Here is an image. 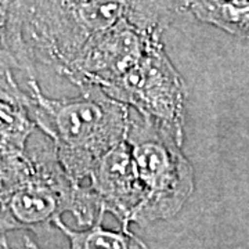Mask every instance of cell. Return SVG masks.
I'll list each match as a JSON object with an SVG mask.
<instances>
[{
	"mask_svg": "<svg viewBox=\"0 0 249 249\" xmlns=\"http://www.w3.org/2000/svg\"><path fill=\"white\" fill-rule=\"evenodd\" d=\"M101 223L103 217L83 231L71 230L61 222V219L55 220L54 226L68 237L71 249H147L127 229L122 227L121 231H109L101 226Z\"/></svg>",
	"mask_w": 249,
	"mask_h": 249,
	"instance_id": "10",
	"label": "cell"
},
{
	"mask_svg": "<svg viewBox=\"0 0 249 249\" xmlns=\"http://www.w3.org/2000/svg\"><path fill=\"white\" fill-rule=\"evenodd\" d=\"M1 157H13L27 150V139L36 124L28 109V94L19 89L10 67L1 62Z\"/></svg>",
	"mask_w": 249,
	"mask_h": 249,
	"instance_id": "8",
	"label": "cell"
},
{
	"mask_svg": "<svg viewBox=\"0 0 249 249\" xmlns=\"http://www.w3.org/2000/svg\"><path fill=\"white\" fill-rule=\"evenodd\" d=\"M145 202L137 222L145 224L178 213L194 191V169L181 142L165 124L132 114L126 137Z\"/></svg>",
	"mask_w": 249,
	"mask_h": 249,
	"instance_id": "4",
	"label": "cell"
},
{
	"mask_svg": "<svg viewBox=\"0 0 249 249\" xmlns=\"http://www.w3.org/2000/svg\"><path fill=\"white\" fill-rule=\"evenodd\" d=\"M28 83L31 118L53 142L62 168L76 184L90 178L104 155L126 142L130 107L101 89L83 86L78 97L54 100L46 97L36 80Z\"/></svg>",
	"mask_w": 249,
	"mask_h": 249,
	"instance_id": "1",
	"label": "cell"
},
{
	"mask_svg": "<svg viewBox=\"0 0 249 249\" xmlns=\"http://www.w3.org/2000/svg\"><path fill=\"white\" fill-rule=\"evenodd\" d=\"M187 10L204 22L249 37V1H187Z\"/></svg>",
	"mask_w": 249,
	"mask_h": 249,
	"instance_id": "9",
	"label": "cell"
},
{
	"mask_svg": "<svg viewBox=\"0 0 249 249\" xmlns=\"http://www.w3.org/2000/svg\"><path fill=\"white\" fill-rule=\"evenodd\" d=\"M16 7L32 61L61 73L93 39L129 14L132 1H16Z\"/></svg>",
	"mask_w": 249,
	"mask_h": 249,
	"instance_id": "3",
	"label": "cell"
},
{
	"mask_svg": "<svg viewBox=\"0 0 249 249\" xmlns=\"http://www.w3.org/2000/svg\"><path fill=\"white\" fill-rule=\"evenodd\" d=\"M129 16L130 11L114 27L93 39L78 60L60 75L78 88L96 86L104 90L132 70L151 49L162 45L163 31L139 27Z\"/></svg>",
	"mask_w": 249,
	"mask_h": 249,
	"instance_id": "6",
	"label": "cell"
},
{
	"mask_svg": "<svg viewBox=\"0 0 249 249\" xmlns=\"http://www.w3.org/2000/svg\"><path fill=\"white\" fill-rule=\"evenodd\" d=\"M142 116L165 124L183 144L186 85L158 45L115 82L103 90Z\"/></svg>",
	"mask_w": 249,
	"mask_h": 249,
	"instance_id": "5",
	"label": "cell"
},
{
	"mask_svg": "<svg viewBox=\"0 0 249 249\" xmlns=\"http://www.w3.org/2000/svg\"><path fill=\"white\" fill-rule=\"evenodd\" d=\"M89 190L101 208L118 217L122 227L137 222L145 202V191L134 168L129 144L124 142L104 155L90 173Z\"/></svg>",
	"mask_w": 249,
	"mask_h": 249,
	"instance_id": "7",
	"label": "cell"
},
{
	"mask_svg": "<svg viewBox=\"0 0 249 249\" xmlns=\"http://www.w3.org/2000/svg\"><path fill=\"white\" fill-rule=\"evenodd\" d=\"M1 231L24 229L42 232L64 212L73 214L82 184H76L46 137L22 154L1 157Z\"/></svg>",
	"mask_w": 249,
	"mask_h": 249,
	"instance_id": "2",
	"label": "cell"
},
{
	"mask_svg": "<svg viewBox=\"0 0 249 249\" xmlns=\"http://www.w3.org/2000/svg\"><path fill=\"white\" fill-rule=\"evenodd\" d=\"M1 248L3 249H9L7 245H6V241H4V235H3V240H1ZM25 249H36V247L29 240H27V244H25Z\"/></svg>",
	"mask_w": 249,
	"mask_h": 249,
	"instance_id": "11",
	"label": "cell"
}]
</instances>
